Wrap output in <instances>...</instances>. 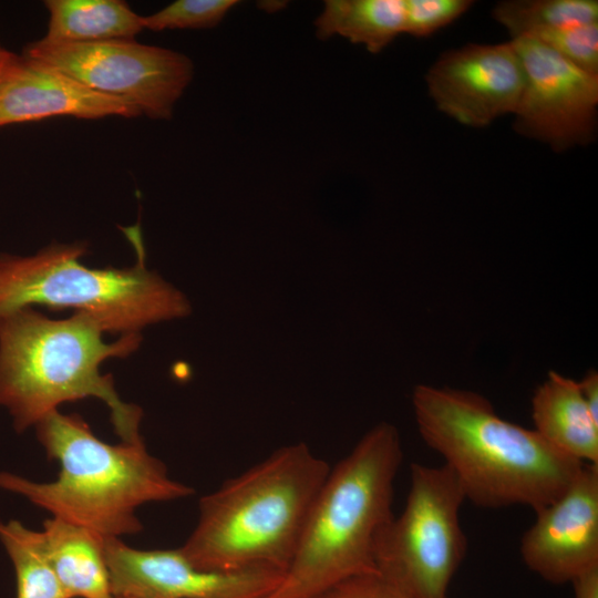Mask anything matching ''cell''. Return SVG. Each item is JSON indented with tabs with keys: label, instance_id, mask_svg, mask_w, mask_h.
Returning <instances> with one entry per match:
<instances>
[{
	"label": "cell",
	"instance_id": "obj_24",
	"mask_svg": "<svg viewBox=\"0 0 598 598\" xmlns=\"http://www.w3.org/2000/svg\"><path fill=\"white\" fill-rule=\"evenodd\" d=\"M584 401L591 414L598 422V373L596 370L588 371L578 381Z\"/></svg>",
	"mask_w": 598,
	"mask_h": 598
},
{
	"label": "cell",
	"instance_id": "obj_10",
	"mask_svg": "<svg viewBox=\"0 0 598 598\" xmlns=\"http://www.w3.org/2000/svg\"><path fill=\"white\" fill-rule=\"evenodd\" d=\"M111 595L116 598H266L282 579L269 570L210 571L179 548L137 549L104 537Z\"/></svg>",
	"mask_w": 598,
	"mask_h": 598
},
{
	"label": "cell",
	"instance_id": "obj_5",
	"mask_svg": "<svg viewBox=\"0 0 598 598\" xmlns=\"http://www.w3.org/2000/svg\"><path fill=\"white\" fill-rule=\"evenodd\" d=\"M402 457L396 427L381 422L330 468L291 563L266 598H312L347 578L377 571L375 546L394 516Z\"/></svg>",
	"mask_w": 598,
	"mask_h": 598
},
{
	"label": "cell",
	"instance_id": "obj_4",
	"mask_svg": "<svg viewBox=\"0 0 598 598\" xmlns=\"http://www.w3.org/2000/svg\"><path fill=\"white\" fill-rule=\"evenodd\" d=\"M37 437L60 471L56 480L38 483L0 473V488L102 537L142 530L136 509L150 502L192 496L193 487L173 480L165 464L151 455L143 439L109 444L78 414L54 410L35 425Z\"/></svg>",
	"mask_w": 598,
	"mask_h": 598
},
{
	"label": "cell",
	"instance_id": "obj_25",
	"mask_svg": "<svg viewBox=\"0 0 598 598\" xmlns=\"http://www.w3.org/2000/svg\"><path fill=\"white\" fill-rule=\"evenodd\" d=\"M570 584L575 598H598V567L582 574Z\"/></svg>",
	"mask_w": 598,
	"mask_h": 598
},
{
	"label": "cell",
	"instance_id": "obj_9",
	"mask_svg": "<svg viewBox=\"0 0 598 598\" xmlns=\"http://www.w3.org/2000/svg\"><path fill=\"white\" fill-rule=\"evenodd\" d=\"M522 62L524 87L515 128L556 151L594 137L598 75L573 64L530 38L511 40Z\"/></svg>",
	"mask_w": 598,
	"mask_h": 598
},
{
	"label": "cell",
	"instance_id": "obj_27",
	"mask_svg": "<svg viewBox=\"0 0 598 598\" xmlns=\"http://www.w3.org/2000/svg\"><path fill=\"white\" fill-rule=\"evenodd\" d=\"M110 598H116V597H113V596H112V597H110Z\"/></svg>",
	"mask_w": 598,
	"mask_h": 598
},
{
	"label": "cell",
	"instance_id": "obj_26",
	"mask_svg": "<svg viewBox=\"0 0 598 598\" xmlns=\"http://www.w3.org/2000/svg\"><path fill=\"white\" fill-rule=\"evenodd\" d=\"M7 51H8V49L2 47V44L0 43V62L3 59V56L6 55Z\"/></svg>",
	"mask_w": 598,
	"mask_h": 598
},
{
	"label": "cell",
	"instance_id": "obj_19",
	"mask_svg": "<svg viewBox=\"0 0 598 598\" xmlns=\"http://www.w3.org/2000/svg\"><path fill=\"white\" fill-rule=\"evenodd\" d=\"M493 17L511 33L512 39L537 30L598 22L595 0H512L495 6Z\"/></svg>",
	"mask_w": 598,
	"mask_h": 598
},
{
	"label": "cell",
	"instance_id": "obj_13",
	"mask_svg": "<svg viewBox=\"0 0 598 598\" xmlns=\"http://www.w3.org/2000/svg\"><path fill=\"white\" fill-rule=\"evenodd\" d=\"M56 116L100 120L141 114L122 99L94 92L47 63L8 50L0 62V127Z\"/></svg>",
	"mask_w": 598,
	"mask_h": 598
},
{
	"label": "cell",
	"instance_id": "obj_23",
	"mask_svg": "<svg viewBox=\"0 0 598 598\" xmlns=\"http://www.w3.org/2000/svg\"><path fill=\"white\" fill-rule=\"evenodd\" d=\"M312 598H406L378 571L347 578Z\"/></svg>",
	"mask_w": 598,
	"mask_h": 598
},
{
	"label": "cell",
	"instance_id": "obj_12",
	"mask_svg": "<svg viewBox=\"0 0 598 598\" xmlns=\"http://www.w3.org/2000/svg\"><path fill=\"white\" fill-rule=\"evenodd\" d=\"M535 514L519 546L532 571L560 585L598 567V465L584 464L567 489Z\"/></svg>",
	"mask_w": 598,
	"mask_h": 598
},
{
	"label": "cell",
	"instance_id": "obj_1",
	"mask_svg": "<svg viewBox=\"0 0 598 598\" xmlns=\"http://www.w3.org/2000/svg\"><path fill=\"white\" fill-rule=\"evenodd\" d=\"M412 406L424 443L445 460L465 499L476 506L537 512L560 496L585 464L535 430L502 419L476 392L419 384Z\"/></svg>",
	"mask_w": 598,
	"mask_h": 598
},
{
	"label": "cell",
	"instance_id": "obj_22",
	"mask_svg": "<svg viewBox=\"0 0 598 598\" xmlns=\"http://www.w3.org/2000/svg\"><path fill=\"white\" fill-rule=\"evenodd\" d=\"M404 33L426 37L461 17L468 0H403Z\"/></svg>",
	"mask_w": 598,
	"mask_h": 598
},
{
	"label": "cell",
	"instance_id": "obj_17",
	"mask_svg": "<svg viewBox=\"0 0 598 598\" xmlns=\"http://www.w3.org/2000/svg\"><path fill=\"white\" fill-rule=\"evenodd\" d=\"M316 35H333L379 53L404 33L403 0H327L315 21Z\"/></svg>",
	"mask_w": 598,
	"mask_h": 598
},
{
	"label": "cell",
	"instance_id": "obj_8",
	"mask_svg": "<svg viewBox=\"0 0 598 598\" xmlns=\"http://www.w3.org/2000/svg\"><path fill=\"white\" fill-rule=\"evenodd\" d=\"M22 53L100 94L122 99L151 120L168 121L194 78V63L178 51L133 40L50 44L35 40Z\"/></svg>",
	"mask_w": 598,
	"mask_h": 598
},
{
	"label": "cell",
	"instance_id": "obj_7",
	"mask_svg": "<svg viewBox=\"0 0 598 598\" xmlns=\"http://www.w3.org/2000/svg\"><path fill=\"white\" fill-rule=\"evenodd\" d=\"M402 513L381 532L377 571L406 598H447L466 551L460 512L465 496L445 465H411Z\"/></svg>",
	"mask_w": 598,
	"mask_h": 598
},
{
	"label": "cell",
	"instance_id": "obj_11",
	"mask_svg": "<svg viewBox=\"0 0 598 598\" xmlns=\"http://www.w3.org/2000/svg\"><path fill=\"white\" fill-rule=\"evenodd\" d=\"M425 79L437 109L473 127L514 114L524 87L522 62L512 41L450 50Z\"/></svg>",
	"mask_w": 598,
	"mask_h": 598
},
{
	"label": "cell",
	"instance_id": "obj_14",
	"mask_svg": "<svg viewBox=\"0 0 598 598\" xmlns=\"http://www.w3.org/2000/svg\"><path fill=\"white\" fill-rule=\"evenodd\" d=\"M532 419L539 436L560 453L598 465V422L591 416L578 381L549 371L532 398Z\"/></svg>",
	"mask_w": 598,
	"mask_h": 598
},
{
	"label": "cell",
	"instance_id": "obj_3",
	"mask_svg": "<svg viewBox=\"0 0 598 598\" xmlns=\"http://www.w3.org/2000/svg\"><path fill=\"white\" fill-rule=\"evenodd\" d=\"M329 472L305 443L276 450L199 499L197 524L178 548L200 569L283 576Z\"/></svg>",
	"mask_w": 598,
	"mask_h": 598
},
{
	"label": "cell",
	"instance_id": "obj_20",
	"mask_svg": "<svg viewBox=\"0 0 598 598\" xmlns=\"http://www.w3.org/2000/svg\"><path fill=\"white\" fill-rule=\"evenodd\" d=\"M237 0H177L148 16H142L144 30L155 32L176 29L217 27L237 4Z\"/></svg>",
	"mask_w": 598,
	"mask_h": 598
},
{
	"label": "cell",
	"instance_id": "obj_16",
	"mask_svg": "<svg viewBox=\"0 0 598 598\" xmlns=\"http://www.w3.org/2000/svg\"><path fill=\"white\" fill-rule=\"evenodd\" d=\"M50 44L133 40L144 30L142 16L122 0H47Z\"/></svg>",
	"mask_w": 598,
	"mask_h": 598
},
{
	"label": "cell",
	"instance_id": "obj_6",
	"mask_svg": "<svg viewBox=\"0 0 598 598\" xmlns=\"http://www.w3.org/2000/svg\"><path fill=\"white\" fill-rule=\"evenodd\" d=\"M136 251L126 268L82 264L85 243L51 244L30 256L0 254V318L37 305L93 317L106 333H140L146 326L187 317L186 296L145 266L138 227L123 229Z\"/></svg>",
	"mask_w": 598,
	"mask_h": 598
},
{
	"label": "cell",
	"instance_id": "obj_21",
	"mask_svg": "<svg viewBox=\"0 0 598 598\" xmlns=\"http://www.w3.org/2000/svg\"><path fill=\"white\" fill-rule=\"evenodd\" d=\"M525 38L540 42L584 71L598 75V22L537 30Z\"/></svg>",
	"mask_w": 598,
	"mask_h": 598
},
{
	"label": "cell",
	"instance_id": "obj_15",
	"mask_svg": "<svg viewBox=\"0 0 598 598\" xmlns=\"http://www.w3.org/2000/svg\"><path fill=\"white\" fill-rule=\"evenodd\" d=\"M49 561L72 598H110L104 537L58 517L41 530Z\"/></svg>",
	"mask_w": 598,
	"mask_h": 598
},
{
	"label": "cell",
	"instance_id": "obj_18",
	"mask_svg": "<svg viewBox=\"0 0 598 598\" xmlns=\"http://www.w3.org/2000/svg\"><path fill=\"white\" fill-rule=\"evenodd\" d=\"M0 542L14 567L17 598H72L49 561L41 532L0 520Z\"/></svg>",
	"mask_w": 598,
	"mask_h": 598
},
{
	"label": "cell",
	"instance_id": "obj_2",
	"mask_svg": "<svg viewBox=\"0 0 598 598\" xmlns=\"http://www.w3.org/2000/svg\"><path fill=\"white\" fill-rule=\"evenodd\" d=\"M93 317L74 312L51 319L25 307L0 318V405L17 432L34 426L64 402L96 398L110 410L122 441L142 440V410L121 400L111 374L101 372L110 358H126L141 344V333L107 343Z\"/></svg>",
	"mask_w": 598,
	"mask_h": 598
}]
</instances>
